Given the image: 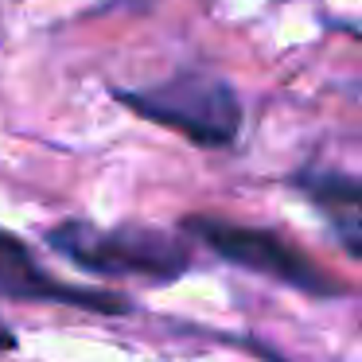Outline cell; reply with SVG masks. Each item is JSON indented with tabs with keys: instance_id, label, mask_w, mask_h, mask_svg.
I'll return each instance as SVG.
<instances>
[{
	"instance_id": "obj_3",
	"label": "cell",
	"mask_w": 362,
	"mask_h": 362,
	"mask_svg": "<svg viewBox=\"0 0 362 362\" xmlns=\"http://www.w3.org/2000/svg\"><path fill=\"white\" fill-rule=\"evenodd\" d=\"M187 230L195 238H203L218 257L234 261V265L250 269V273L273 276V281L300 288L308 296H343L346 292L343 284L331 281L315 261H308L300 250H292L273 230L238 226V222H222V218H187Z\"/></svg>"
},
{
	"instance_id": "obj_2",
	"label": "cell",
	"mask_w": 362,
	"mask_h": 362,
	"mask_svg": "<svg viewBox=\"0 0 362 362\" xmlns=\"http://www.w3.org/2000/svg\"><path fill=\"white\" fill-rule=\"evenodd\" d=\"M117 102L203 148H226L242 129V105L234 90L206 74H180L152 90H117Z\"/></svg>"
},
{
	"instance_id": "obj_1",
	"label": "cell",
	"mask_w": 362,
	"mask_h": 362,
	"mask_svg": "<svg viewBox=\"0 0 362 362\" xmlns=\"http://www.w3.org/2000/svg\"><path fill=\"white\" fill-rule=\"evenodd\" d=\"M47 245L66 261L90 269V273H117V276H152L168 281L191 265V253L180 238L148 226H117L98 230L90 222H63L47 234Z\"/></svg>"
},
{
	"instance_id": "obj_5",
	"label": "cell",
	"mask_w": 362,
	"mask_h": 362,
	"mask_svg": "<svg viewBox=\"0 0 362 362\" xmlns=\"http://www.w3.org/2000/svg\"><path fill=\"white\" fill-rule=\"evenodd\" d=\"M292 187L304 191L308 199H312L320 211L331 214V222L339 226V234H343V245L351 257H358L362 245V226H358V211H362V187L354 175H343L335 172V168H304V172L292 175Z\"/></svg>"
},
{
	"instance_id": "obj_4",
	"label": "cell",
	"mask_w": 362,
	"mask_h": 362,
	"mask_svg": "<svg viewBox=\"0 0 362 362\" xmlns=\"http://www.w3.org/2000/svg\"><path fill=\"white\" fill-rule=\"evenodd\" d=\"M0 296L47 300V304H71V308L105 312V315L129 312L125 296H117V292L74 288V284H63V281H55V276H47L40 269V261L32 257V250H28L16 234H8V230H0Z\"/></svg>"
}]
</instances>
